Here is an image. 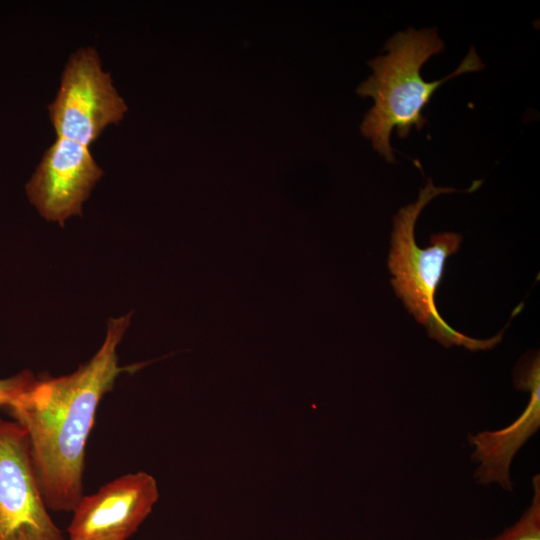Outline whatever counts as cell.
Listing matches in <instances>:
<instances>
[{"instance_id": "obj_1", "label": "cell", "mask_w": 540, "mask_h": 540, "mask_svg": "<svg viewBox=\"0 0 540 540\" xmlns=\"http://www.w3.org/2000/svg\"><path fill=\"white\" fill-rule=\"evenodd\" d=\"M132 312L111 318L103 344L86 363L69 374L35 379L7 407L25 430L35 474L49 510L73 512L83 496L85 449L102 397L127 367L118 364L117 347Z\"/></svg>"}, {"instance_id": "obj_2", "label": "cell", "mask_w": 540, "mask_h": 540, "mask_svg": "<svg viewBox=\"0 0 540 540\" xmlns=\"http://www.w3.org/2000/svg\"><path fill=\"white\" fill-rule=\"evenodd\" d=\"M387 54L369 62L373 74L363 82L358 93L370 96L374 105L361 125L362 133L372 141L374 149L388 163L395 162L390 137L394 128L406 138L413 126L422 129L426 119L422 109L435 90L444 82L461 74L483 69L485 65L474 46L459 66L443 79L427 82L420 70L433 55L443 51L444 44L436 28H408L397 32L386 43Z\"/></svg>"}, {"instance_id": "obj_3", "label": "cell", "mask_w": 540, "mask_h": 540, "mask_svg": "<svg viewBox=\"0 0 540 540\" xmlns=\"http://www.w3.org/2000/svg\"><path fill=\"white\" fill-rule=\"evenodd\" d=\"M474 181L470 188L457 190L436 187L432 180L419 192L417 200L402 207L393 219L388 267L391 284L407 310L424 325L429 335L445 347L464 346L477 351L491 349L501 341L502 333L488 340L468 337L450 327L435 305V294L449 256L460 248L462 236L454 232L432 235L426 249L417 246L414 236L417 219L425 206L436 196L454 192H472L481 185Z\"/></svg>"}, {"instance_id": "obj_4", "label": "cell", "mask_w": 540, "mask_h": 540, "mask_svg": "<svg viewBox=\"0 0 540 540\" xmlns=\"http://www.w3.org/2000/svg\"><path fill=\"white\" fill-rule=\"evenodd\" d=\"M48 108L57 137L88 148L106 126L119 122L127 110L110 74L102 70L99 56L91 47L70 56L57 96Z\"/></svg>"}, {"instance_id": "obj_5", "label": "cell", "mask_w": 540, "mask_h": 540, "mask_svg": "<svg viewBox=\"0 0 540 540\" xmlns=\"http://www.w3.org/2000/svg\"><path fill=\"white\" fill-rule=\"evenodd\" d=\"M48 510L24 428L0 418V540H65Z\"/></svg>"}, {"instance_id": "obj_6", "label": "cell", "mask_w": 540, "mask_h": 540, "mask_svg": "<svg viewBox=\"0 0 540 540\" xmlns=\"http://www.w3.org/2000/svg\"><path fill=\"white\" fill-rule=\"evenodd\" d=\"M159 497L146 472L123 475L82 496L67 532L70 540H127L151 513Z\"/></svg>"}, {"instance_id": "obj_7", "label": "cell", "mask_w": 540, "mask_h": 540, "mask_svg": "<svg viewBox=\"0 0 540 540\" xmlns=\"http://www.w3.org/2000/svg\"><path fill=\"white\" fill-rule=\"evenodd\" d=\"M103 175L89 148L57 137L26 185L30 202L49 221L63 224L80 215L82 204Z\"/></svg>"}, {"instance_id": "obj_8", "label": "cell", "mask_w": 540, "mask_h": 540, "mask_svg": "<svg viewBox=\"0 0 540 540\" xmlns=\"http://www.w3.org/2000/svg\"><path fill=\"white\" fill-rule=\"evenodd\" d=\"M539 358H533L516 375L515 384L529 391L530 399L523 412L508 426L470 434L472 459L477 463L474 474L481 484L498 483L511 491L510 467L516 453L540 426V368Z\"/></svg>"}, {"instance_id": "obj_9", "label": "cell", "mask_w": 540, "mask_h": 540, "mask_svg": "<svg viewBox=\"0 0 540 540\" xmlns=\"http://www.w3.org/2000/svg\"><path fill=\"white\" fill-rule=\"evenodd\" d=\"M533 497L520 518L503 532L488 539L477 540H540V476L532 479Z\"/></svg>"}, {"instance_id": "obj_10", "label": "cell", "mask_w": 540, "mask_h": 540, "mask_svg": "<svg viewBox=\"0 0 540 540\" xmlns=\"http://www.w3.org/2000/svg\"><path fill=\"white\" fill-rule=\"evenodd\" d=\"M36 379L30 371H23L9 378L0 379V407H8Z\"/></svg>"}]
</instances>
